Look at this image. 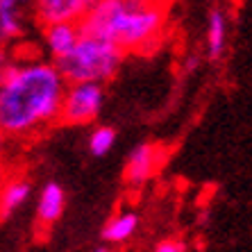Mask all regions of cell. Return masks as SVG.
<instances>
[{"label":"cell","mask_w":252,"mask_h":252,"mask_svg":"<svg viewBox=\"0 0 252 252\" xmlns=\"http://www.w3.org/2000/svg\"><path fill=\"white\" fill-rule=\"evenodd\" d=\"M64 89L66 80L55 62H14L0 80V132L21 139L53 125Z\"/></svg>","instance_id":"6da1fadb"},{"label":"cell","mask_w":252,"mask_h":252,"mask_svg":"<svg viewBox=\"0 0 252 252\" xmlns=\"http://www.w3.org/2000/svg\"><path fill=\"white\" fill-rule=\"evenodd\" d=\"M168 12L150 0H95L80 21V32L116 43L125 55L153 53L164 41Z\"/></svg>","instance_id":"7a4b0ae2"},{"label":"cell","mask_w":252,"mask_h":252,"mask_svg":"<svg viewBox=\"0 0 252 252\" xmlns=\"http://www.w3.org/2000/svg\"><path fill=\"white\" fill-rule=\"evenodd\" d=\"M125 50L100 36L82 34L70 53L55 59L66 82H112L125 62Z\"/></svg>","instance_id":"3957f363"},{"label":"cell","mask_w":252,"mask_h":252,"mask_svg":"<svg viewBox=\"0 0 252 252\" xmlns=\"http://www.w3.org/2000/svg\"><path fill=\"white\" fill-rule=\"evenodd\" d=\"M105 84L98 82H66L59 123L64 125H89L95 123L105 107Z\"/></svg>","instance_id":"277c9868"},{"label":"cell","mask_w":252,"mask_h":252,"mask_svg":"<svg viewBox=\"0 0 252 252\" xmlns=\"http://www.w3.org/2000/svg\"><path fill=\"white\" fill-rule=\"evenodd\" d=\"M161 164H164V148L153 143V141L136 143L129 150L127 159H125V168H123L125 184L132 189H141L157 175Z\"/></svg>","instance_id":"5b68a950"},{"label":"cell","mask_w":252,"mask_h":252,"mask_svg":"<svg viewBox=\"0 0 252 252\" xmlns=\"http://www.w3.org/2000/svg\"><path fill=\"white\" fill-rule=\"evenodd\" d=\"M95 0H34L32 14L41 25L80 23Z\"/></svg>","instance_id":"8992f818"},{"label":"cell","mask_w":252,"mask_h":252,"mask_svg":"<svg viewBox=\"0 0 252 252\" xmlns=\"http://www.w3.org/2000/svg\"><path fill=\"white\" fill-rule=\"evenodd\" d=\"M34 0H0V43L18 41L28 32V18Z\"/></svg>","instance_id":"52a82bcc"},{"label":"cell","mask_w":252,"mask_h":252,"mask_svg":"<svg viewBox=\"0 0 252 252\" xmlns=\"http://www.w3.org/2000/svg\"><path fill=\"white\" fill-rule=\"evenodd\" d=\"M229 41V18L223 5H214L207 14V30H205V55L209 62H220L227 53Z\"/></svg>","instance_id":"ba28073f"},{"label":"cell","mask_w":252,"mask_h":252,"mask_svg":"<svg viewBox=\"0 0 252 252\" xmlns=\"http://www.w3.org/2000/svg\"><path fill=\"white\" fill-rule=\"evenodd\" d=\"M139 229H141V216L132 209H125L107 218V223L100 229V239L105 241L102 246L107 248L127 246L129 241L139 234Z\"/></svg>","instance_id":"9c48e42d"},{"label":"cell","mask_w":252,"mask_h":252,"mask_svg":"<svg viewBox=\"0 0 252 252\" xmlns=\"http://www.w3.org/2000/svg\"><path fill=\"white\" fill-rule=\"evenodd\" d=\"M66 209V191L64 187L55 180L46 182L39 191V200H36V220L41 227H53L59 218L64 216Z\"/></svg>","instance_id":"30bf717a"},{"label":"cell","mask_w":252,"mask_h":252,"mask_svg":"<svg viewBox=\"0 0 252 252\" xmlns=\"http://www.w3.org/2000/svg\"><path fill=\"white\" fill-rule=\"evenodd\" d=\"M80 36H82L80 23H48V25H43V46H46V50L53 62L59 57H64L66 53H70Z\"/></svg>","instance_id":"8fae6325"},{"label":"cell","mask_w":252,"mask_h":252,"mask_svg":"<svg viewBox=\"0 0 252 252\" xmlns=\"http://www.w3.org/2000/svg\"><path fill=\"white\" fill-rule=\"evenodd\" d=\"M32 198V182L28 177H12L0 184V218H7L23 209Z\"/></svg>","instance_id":"7c38bea8"},{"label":"cell","mask_w":252,"mask_h":252,"mask_svg":"<svg viewBox=\"0 0 252 252\" xmlns=\"http://www.w3.org/2000/svg\"><path fill=\"white\" fill-rule=\"evenodd\" d=\"M116 141H118V132L112 127V125H95L87 139L89 155L95 159L107 157V155L116 148Z\"/></svg>","instance_id":"4fadbf2b"},{"label":"cell","mask_w":252,"mask_h":252,"mask_svg":"<svg viewBox=\"0 0 252 252\" xmlns=\"http://www.w3.org/2000/svg\"><path fill=\"white\" fill-rule=\"evenodd\" d=\"M155 252H187L189 243L184 239H177V236H168V239H159L153 246Z\"/></svg>","instance_id":"5bb4252c"},{"label":"cell","mask_w":252,"mask_h":252,"mask_svg":"<svg viewBox=\"0 0 252 252\" xmlns=\"http://www.w3.org/2000/svg\"><path fill=\"white\" fill-rule=\"evenodd\" d=\"M14 62H16V59L12 57V53H9V48H7L5 43H0V80L5 77L7 70L12 68Z\"/></svg>","instance_id":"9a60e30c"},{"label":"cell","mask_w":252,"mask_h":252,"mask_svg":"<svg viewBox=\"0 0 252 252\" xmlns=\"http://www.w3.org/2000/svg\"><path fill=\"white\" fill-rule=\"evenodd\" d=\"M5 146H7V136L0 132V159H2V155H5Z\"/></svg>","instance_id":"2e32d148"},{"label":"cell","mask_w":252,"mask_h":252,"mask_svg":"<svg viewBox=\"0 0 252 252\" xmlns=\"http://www.w3.org/2000/svg\"><path fill=\"white\" fill-rule=\"evenodd\" d=\"M150 2H164L166 5V2H170V0H150Z\"/></svg>","instance_id":"e0dca14e"}]
</instances>
